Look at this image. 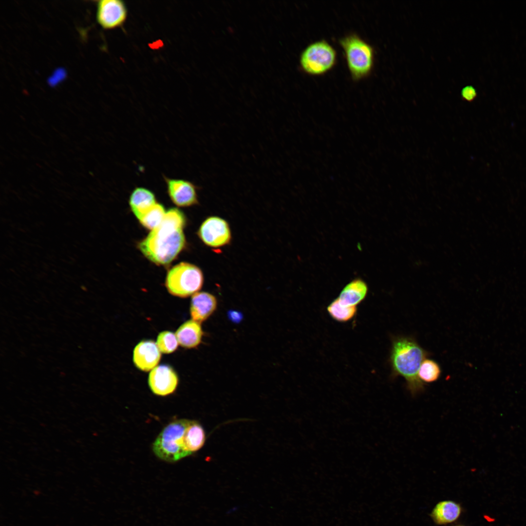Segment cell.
<instances>
[{
	"mask_svg": "<svg viewBox=\"0 0 526 526\" xmlns=\"http://www.w3.org/2000/svg\"><path fill=\"white\" fill-rule=\"evenodd\" d=\"M205 441V432L202 425L196 421L190 420L184 434L186 451L191 455L203 446Z\"/></svg>",
	"mask_w": 526,
	"mask_h": 526,
	"instance_id": "e0dca14e",
	"label": "cell"
},
{
	"mask_svg": "<svg viewBox=\"0 0 526 526\" xmlns=\"http://www.w3.org/2000/svg\"><path fill=\"white\" fill-rule=\"evenodd\" d=\"M463 526V525H458V526Z\"/></svg>",
	"mask_w": 526,
	"mask_h": 526,
	"instance_id": "603a6c76",
	"label": "cell"
},
{
	"mask_svg": "<svg viewBox=\"0 0 526 526\" xmlns=\"http://www.w3.org/2000/svg\"><path fill=\"white\" fill-rule=\"evenodd\" d=\"M200 323L193 319L189 320L179 327L176 336L181 346L192 348L200 343L203 333Z\"/></svg>",
	"mask_w": 526,
	"mask_h": 526,
	"instance_id": "5bb4252c",
	"label": "cell"
},
{
	"mask_svg": "<svg viewBox=\"0 0 526 526\" xmlns=\"http://www.w3.org/2000/svg\"><path fill=\"white\" fill-rule=\"evenodd\" d=\"M166 212L163 205L157 203L139 221L145 227L152 230L163 221Z\"/></svg>",
	"mask_w": 526,
	"mask_h": 526,
	"instance_id": "ffe728a7",
	"label": "cell"
},
{
	"mask_svg": "<svg viewBox=\"0 0 526 526\" xmlns=\"http://www.w3.org/2000/svg\"><path fill=\"white\" fill-rule=\"evenodd\" d=\"M157 202L153 193L143 187L133 189L129 199V205L135 217L140 220Z\"/></svg>",
	"mask_w": 526,
	"mask_h": 526,
	"instance_id": "4fadbf2b",
	"label": "cell"
},
{
	"mask_svg": "<svg viewBox=\"0 0 526 526\" xmlns=\"http://www.w3.org/2000/svg\"><path fill=\"white\" fill-rule=\"evenodd\" d=\"M148 383L153 394L166 396L175 391L178 383V377L170 366L161 365L151 371L148 378Z\"/></svg>",
	"mask_w": 526,
	"mask_h": 526,
	"instance_id": "30bf717a",
	"label": "cell"
},
{
	"mask_svg": "<svg viewBox=\"0 0 526 526\" xmlns=\"http://www.w3.org/2000/svg\"><path fill=\"white\" fill-rule=\"evenodd\" d=\"M178 341L176 336L170 331H163L158 336L156 344L160 351L165 354H169L175 351Z\"/></svg>",
	"mask_w": 526,
	"mask_h": 526,
	"instance_id": "44dd1931",
	"label": "cell"
},
{
	"mask_svg": "<svg viewBox=\"0 0 526 526\" xmlns=\"http://www.w3.org/2000/svg\"><path fill=\"white\" fill-rule=\"evenodd\" d=\"M428 353L413 338L393 337L390 354V363L393 377H403L413 396L422 392L425 384L418 376V371Z\"/></svg>",
	"mask_w": 526,
	"mask_h": 526,
	"instance_id": "7a4b0ae2",
	"label": "cell"
},
{
	"mask_svg": "<svg viewBox=\"0 0 526 526\" xmlns=\"http://www.w3.org/2000/svg\"><path fill=\"white\" fill-rule=\"evenodd\" d=\"M198 235L205 244L212 247H220L227 244L231 239L228 224L217 216L206 219L200 225Z\"/></svg>",
	"mask_w": 526,
	"mask_h": 526,
	"instance_id": "ba28073f",
	"label": "cell"
},
{
	"mask_svg": "<svg viewBox=\"0 0 526 526\" xmlns=\"http://www.w3.org/2000/svg\"><path fill=\"white\" fill-rule=\"evenodd\" d=\"M160 358V351L156 343L152 340L140 342L133 351V362L137 368L143 371L154 368Z\"/></svg>",
	"mask_w": 526,
	"mask_h": 526,
	"instance_id": "8fae6325",
	"label": "cell"
},
{
	"mask_svg": "<svg viewBox=\"0 0 526 526\" xmlns=\"http://www.w3.org/2000/svg\"><path fill=\"white\" fill-rule=\"evenodd\" d=\"M368 286L361 280H353L347 284L337 298L339 302L347 306H356L366 298Z\"/></svg>",
	"mask_w": 526,
	"mask_h": 526,
	"instance_id": "9a60e30c",
	"label": "cell"
},
{
	"mask_svg": "<svg viewBox=\"0 0 526 526\" xmlns=\"http://www.w3.org/2000/svg\"><path fill=\"white\" fill-rule=\"evenodd\" d=\"M185 224L183 213L178 208H170L166 212L161 224L138 244L139 249L155 264H169L185 245L183 232Z\"/></svg>",
	"mask_w": 526,
	"mask_h": 526,
	"instance_id": "6da1fadb",
	"label": "cell"
},
{
	"mask_svg": "<svg viewBox=\"0 0 526 526\" xmlns=\"http://www.w3.org/2000/svg\"><path fill=\"white\" fill-rule=\"evenodd\" d=\"M327 310L333 319L339 322L350 321L357 313L356 306H345L341 304L337 298L328 305Z\"/></svg>",
	"mask_w": 526,
	"mask_h": 526,
	"instance_id": "ac0fdd59",
	"label": "cell"
},
{
	"mask_svg": "<svg viewBox=\"0 0 526 526\" xmlns=\"http://www.w3.org/2000/svg\"><path fill=\"white\" fill-rule=\"evenodd\" d=\"M216 297L206 292H197L191 298L190 313L192 319L201 323L207 319L216 309Z\"/></svg>",
	"mask_w": 526,
	"mask_h": 526,
	"instance_id": "7c38bea8",
	"label": "cell"
},
{
	"mask_svg": "<svg viewBox=\"0 0 526 526\" xmlns=\"http://www.w3.org/2000/svg\"><path fill=\"white\" fill-rule=\"evenodd\" d=\"M203 282V274L198 267L182 262L168 271L165 285L171 295L185 298L198 292L202 287Z\"/></svg>",
	"mask_w": 526,
	"mask_h": 526,
	"instance_id": "5b68a950",
	"label": "cell"
},
{
	"mask_svg": "<svg viewBox=\"0 0 526 526\" xmlns=\"http://www.w3.org/2000/svg\"><path fill=\"white\" fill-rule=\"evenodd\" d=\"M96 20L105 30L121 27L128 17V8L121 0H100L96 3Z\"/></svg>",
	"mask_w": 526,
	"mask_h": 526,
	"instance_id": "52a82bcc",
	"label": "cell"
},
{
	"mask_svg": "<svg viewBox=\"0 0 526 526\" xmlns=\"http://www.w3.org/2000/svg\"><path fill=\"white\" fill-rule=\"evenodd\" d=\"M337 60L336 49L324 39L309 43L301 52V69L311 75H321L332 69Z\"/></svg>",
	"mask_w": 526,
	"mask_h": 526,
	"instance_id": "8992f818",
	"label": "cell"
},
{
	"mask_svg": "<svg viewBox=\"0 0 526 526\" xmlns=\"http://www.w3.org/2000/svg\"><path fill=\"white\" fill-rule=\"evenodd\" d=\"M441 373V369L437 362L433 359L425 358L420 365L418 376L424 383H430L437 380Z\"/></svg>",
	"mask_w": 526,
	"mask_h": 526,
	"instance_id": "d6986e66",
	"label": "cell"
},
{
	"mask_svg": "<svg viewBox=\"0 0 526 526\" xmlns=\"http://www.w3.org/2000/svg\"><path fill=\"white\" fill-rule=\"evenodd\" d=\"M461 512L462 508L458 503L451 500H445L436 505L431 516L436 524L445 525L456 521Z\"/></svg>",
	"mask_w": 526,
	"mask_h": 526,
	"instance_id": "2e32d148",
	"label": "cell"
},
{
	"mask_svg": "<svg viewBox=\"0 0 526 526\" xmlns=\"http://www.w3.org/2000/svg\"><path fill=\"white\" fill-rule=\"evenodd\" d=\"M167 192L171 201L177 206L187 207L198 203L197 187L186 180L164 176Z\"/></svg>",
	"mask_w": 526,
	"mask_h": 526,
	"instance_id": "9c48e42d",
	"label": "cell"
},
{
	"mask_svg": "<svg viewBox=\"0 0 526 526\" xmlns=\"http://www.w3.org/2000/svg\"><path fill=\"white\" fill-rule=\"evenodd\" d=\"M338 42L352 79L358 80L369 76L374 65L373 47L355 33L340 38Z\"/></svg>",
	"mask_w": 526,
	"mask_h": 526,
	"instance_id": "3957f363",
	"label": "cell"
},
{
	"mask_svg": "<svg viewBox=\"0 0 526 526\" xmlns=\"http://www.w3.org/2000/svg\"><path fill=\"white\" fill-rule=\"evenodd\" d=\"M189 420H174L162 430L152 445L153 451L157 457L166 462H175L190 455L184 444V434Z\"/></svg>",
	"mask_w": 526,
	"mask_h": 526,
	"instance_id": "277c9868",
	"label": "cell"
},
{
	"mask_svg": "<svg viewBox=\"0 0 526 526\" xmlns=\"http://www.w3.org/2000/svg\"><path fill=\"white\" fill-rule=\"evenodd\" d=\"M461 96L463 100L470 102L476 98L477 92L473 86L467 85L462 88Z\"/></svg>",
	"mask_w": 526,
	"mask_h": 526,
	"instance_id": "7402d4cb",
	"label": "cell"
}]
</instances>
